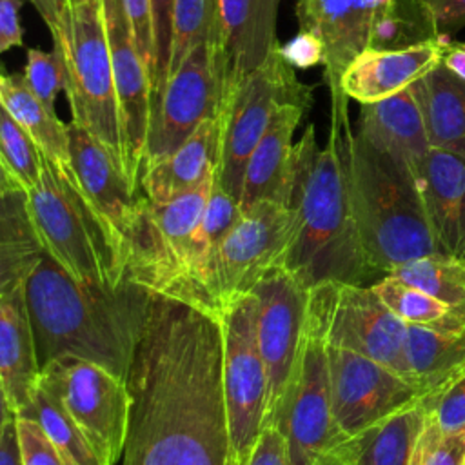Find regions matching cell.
<instances>
[{
    "label": "cell",
    "instance_id": "obj_1",
    "mask_svg": "<svg viewBox=\"0 0 465 465\" xmlns=\"http://www.w3.org/2000/svg\"><path fill=\"white\" fill-rule=\"evenodd\" d=\"M218 314L153 292L120 465H232Z\"/></svg>",
    "mask_w": 465,
    "mask_h": 465
},
{
    "label": "cell",
    "instance_id": "obj_2",
    "mask_svg": "<svg viewBox=\"0 0 465 465\" xmlns=\"http://www.w3.org/2000/svg\"><path fill=\"white\" fill-rule=\"evenodd\" d=\"M25 300L40 369L73 356L129 380L153 291L129 278L113 289L84 285L44 254L25 282Z\"/></svg>",
    "mask_w": 465,
    "mask_h": 465
},
{
    "label": "cell",
    "instance_id": "obj_3",
    "mask_svg": "<svg viewBox=\"0 0 465 465\" xmlns=\"http://www.w3.org/2000/svg\"><path fill=\"white\" fill-rule=\"evenodd\" d=\"M347 113L332 114L329 142L320 147L307 125L294 147V178L289 207L292 240L283 267L305 287L322 283L372 285L371 269L351 209Z\"/></svg>",
    "mask_w": 465,
    "mask_h": 465
},
{
    "label": "cell",
    "instance_id": "obj_4",
    "mask_svg": "<svg viewBox=\"0 0 465 465\" xmlns=\"http://www.w3.org/2000/svg\"><path fill=\"white\" fill-rule=\"evenodd\" d=\"M349 193L365 258L380 278L438 252L412 167L358 131L349 136Z\"/></svg>",
    "mask_w": 465,
    "mask_h": 465
},
{
    "label": "cell",
    "instance_id": "obj_5",
    "mask_svg": "<svg viewBox=\"0 0 465 465\" xmlns=\"http://www.w3.org/2000/svg\"><path fill=\"white\" fill-rule=\"evenodd\" d=\"M213 183L214 178L169 202L140 196L127 240L125 278L216 312L209 291L214 251L203 229Z\"/></svg>",
    "mask_w": 465,
    "mask_h": 465
},
{
    "label": "cell",
    "instance_id": "obj_6",
    "mask_svg": "<svg viewBox=\"0 0 465 465\" xmlns=\"http://www.w3.org/2000/svg\"><path fill=\"white\" fill-rule=\"evenodd\" d=\"M29 214L45 251L73 280L94 287H118L125 265L71 167L44 156L40 183L27 193Z\"/></svg>",
    "mask_w": 465,
    "mask_h": 465
},
{
    "label": "cell",
    "instance_id": "obj_7",
    "mask_svg": "<svg viewBox=\"0 0 465 465\" xmlns=\"http://www.w3.org/2000/svg\"><path fill=\"white\" fill-rule=\"evenodd\" d=\"M338 291L340 283H322L309 289L300 356L269 421L285 441L289 465H314L320 454L341 440L332 414L327 358V332Z\"/></svg>",
    "mask_w": 465,
    "mask_h": 465
},
{
    "label": "cell",
    "instance_id": "obj_8",
    "mask_svg": "<svg viewBox=\"0 0 465 465\" xmlns=\"http://www.w3.org/2000/svg\"><path fill=\"white\" fill-rule=\"evenodd\" d=\"M311 102L312 89L298 80L280 45L256 71L225 93L218 116L220 160L216 182L240 200L249 156L267 131L278 105L298 104L309 107Z\"/></svg>",
    "mask_w": 465,
    "mask_h": 465
},
{
    "label": "cell",
    "instance_id": "obj_9",
    "mask_svg": "<svg viewBox=\"0 0 465 465\" xmlns=\"http://www.w3.org/2000/svg\"><path fill=\"white\" fill-rule=\"evenodd\" d=\"M60 42L65 53V94L71 122L96 134L124 163L122 127L102 2L71 5ZM125 167V163H124Z\"/></svg>",
    "mask_w": 465,
    "mask_h": 465
},
{
    "label": "cell",
    "instance_id": "obj_10",
    "mask_svg": "<svg viewBox=\"0 0 465 465\" xmlns=\"http://www.w3.org/2000/svg\"><path fill=\"white\" fill-rule=\"evenodd\" d=\"M223 347V398L232 465H245L267 418L269 381L258 347V298L242 296L218 312Z\"/></svg>",
    "mask_w": 465,
    "mask_h": 465
},
{
    "label": "cell",
    "instance_id": "obj_11",
    "mask_svg": "<svg viewBox=\"0 0 465 465\" xmlns=\"http://www.w3.org/2000/svg\"><path fill=\"white\" fill-rule=\"evenodd\" d=\"M38 385L65 409L105 465H120L133 405L125 380L93 361L64 356L42 367Z\"/></svg>",
    "mask_w": 465,
    "mask_h": 465
},
{
    "label": "cell",
    "instance_id": "obj_12",
    "mask_svg": "<svg viewBox=\"0 0 465 465\" xmlns=\"http://www.w3.org/2000/svg\"><path fill=\"white\" fill-rule=\"evenodd\" d=\"M222 36L194 47L151 104L143 165L176 151L202 122L218 118L225 100Z\"/></svg>",
    "mask_w": 465,
    "mask_h": 465
},
{
    "label": "cell",
    "instance_id": "obj_13",
    "mask_svg": "<svg viewBox=\"0 0 465 465\" xmlns=\"http://www.w3.org/2000/svg\"><path fill=\"white\" fill-rule=\"evenodd\" d=\"M294 213L276 202H258L243 209L240 222L213 254L209 291L216 312L247 294L274 267L285 263L292 240Z\"/></svg>",
    "mask_w": 465,
    "mask_h": 465
},
{
    "label": "cell",
    "instance_id": "obj_14",
    "mask_svg": "<svg viewBox=\"0 0 465 465\" xmlns=\"http://www.w3.org/2000/svg\"><path fill=\"white\" fill-rule=\"evenodd\" d=\"M332 414L341 438L421 400V392L392 369L351 349L327 343Z\"/></svg>",
    "mask_w": 465,
    "mask_h": 465
},
{
    "label": "cell",
    "instance_id": "obj_15",
    "mask_svg": "<svg viewBox=\"0 0 465 465\" xmlns=\"http://www.w3.org/2000/svg\"><path fill=\"white\" fill-rule=\"evenodd\" d=\"M252 294L258 298L256 336L269 381L267 427L300 356L305 334L309 289L280 265L258 282Z\"/></svg>",
    "mask_w": 465,
    "mask_h": 465
},
{
    "label": "cell",
    "instance_id": "obj_16",
    "mask_svg": "<svg viewBox=\"0 0 465 465\" xmlns=\"http://www.w3.org/2000/svg\"><path fill=\"white\" fill-rule=\"evenodd\" d=\"M100 2L118 98L124 163L129 178L140 187L143 149L151 116V73L138 51L124 0Z\"/></svg>",
    "mask_w": 465,
    "mask_h": 465
},
{
    "label": "cell",
    "instance_id": "obj_17",
    "mask_svg": "<svg viewBox=\"0 0 465 465\" xmlns=\"http://www.w3.org/2000/svg\"><path fill=\"white\" fill-rule=\"evenodd\" d=\"M69 158L76 183L105 223L125 265L140 187L129 178L116 153L74 122L69 124Z\"/></svg>",
    "mask_w": 465,
    "mask_h": 465
},
{
    "label": "cell",
    "instance_id": "obj_18",
    "mask_svg": "<svg viewBox=\"0 0 465 465\" xmlns=\"http://www.w3.org/2000/svg\"><path fill=\"white\" fill-rule=\"evenodd\" d=\"M407 329L409 323L381 302L372 285L345 283L338 291L327 343L363 354L409 380Z\"/></svg>",
    "mask_w": 465,
    "mask_h": 465
},
{
    "label": "cell",
    "instance_id": "obj_19",
    "mask_svg": "<svg viewBox=\"0 0 465 465\" xmlns=\"http://www.w3.org/2000/svg\"><path fill=\"white\" fill-rule=\"evenodd\" d=\"M387 0H296L300 31L312 33L325 47V82L332 107H345L340 80L347 65L369 47L371 27Z\"/></svg>",
    "mask_w": 465,
    "mask_h": 465
},
{
    "label": "cell",
    "instance_id": "obj_20",
    "mask_svg": "<svg viewBox=\"0 0 465 465\" xmlns=\"http://www.w3.org/2000/svg\"><path fill=\"white\" fill-rule=\"evenodd\" d=\"M445 36L403 49H365L343 71L340 87L358 104L389 98L434 69L443 56Z\"/></svg>",
    "mask_w": 465,
    "mask_h": 465
},
{
    "label": "cell",
    "instance_id": "obj_21",
    "mask_svg": "<svg viewBox=\"0 0 465 465\" xmlns=\"http://www.w3.org/2000/svg\"><path fill=\"white\" fill-rule=\"evenodd\" d=\"M307 107L282 104L274 111L267 131L249 156L240 205L242 211L258 202L291 203L294 178L292 134L302 122Z\"/></svg>",
    "mask_w": 465,
    "mask_h": 465
},
{
    "label": "cell",
    "instance_id": "obj_22",
    "mask_svg": "<svg viewBox=\"0 0 465 465\" xmlns=\"http://www.w3.org/2000/svg\"><path fill=\"white\" fill-rule=\"evenodd\" d=\"M414 174L438 252L465 258V160L430 147Z\"/></svg>",
    "mask_w": 465,
    "mask_h": 465
},
{
    "label": "cell",
    "instance_id": "obj_23",
    "mask_svg": "<svg viewBox=\"0 0 465 465\" xmlns=\"http://www.w3.org/2000/svg\"><path fill=\"white\" fill-rule=\"evenodd\" d=\"M40 372L24 283L0 292L2 409L18 416L38 389Z\"/></svg>",
    "mask_w": 465,
    "mask_h": 465
},
{
    "label": "cell",
    "instance_id": "obj_24",
    "mask_svg": "<svg viewBox=\"0 0 465 465\" xmlns=\"http://www.w3.org/2000/svg\"><path fill=\"white\" fill-rule=\"evenodd\" d=\"M282 0H220L225 93L256 71L278 45L276 22Z\"/></svg>",
    "mask_w": 465,
    "mask_h": 465
},
{
    "label": "cell",
    "instance_id": "obj_25",
    "mask_svg": "<svg viewBox=\"0 0 465 465\" xmlns=\"http://www.w3.org/2000/svg\"><path fill=\"white\" fill-rule=\"evenodd\" d=\"M218 160L220 118H209L176 151L142 169V194L151 202H169L214 178Z\"/></svg>",
    "mask_w": 465,
    "mask_h": 465
},
{
    "label": "cell",
    "instance_id": "obj_26",
    "mask_svg": "<svg viewBox=\"0 0 465 465\" xmlns=\"http://www.w3.org/2000/svg\"><path fill=\"white\" fill-rule=\"evenodd\" d=\"M358 133L405 160L412 171L430 151L425 122L412 85L389 98L361 104Z\"/></svg>",
    "mask_w": 465,
    "mask_h": 465
},
{
    "label": "cell",
    "instance_id": "obj_27",
    "mask_svg": "<svg viewBox=\"0 0 465 465\" xmlns=\"http://www.w3.org/2000/svg\"><path fill=\"white\" fill-rule=\"evenodd\" d=\"M425 420L427 407L421 398L363 430L341 438L331 450L349 465H411Z\"/></svg>",
    "mask_w": 465,
    "mask_h": 465
},
{
    "label": "cell",
    "instance_id": "obj_28",
    "mask_svg": "<svg viewBox=\"0 0 465 465\" xmlns=\"http://www.w3.org/2000/svg\"><path fill=\"white\" fill-rule=\"evenodd\" d=\"M412 89L430 147L465 160V82L440 62Z\"/></svg>",
    "mask_w": 465,
    "mask_h": 465
},
{
    "label": "cell",
    "instance_id": "obj_29",
    "mask_svg": "<svg viewBox=\"0 0 465 465\" xmlns=\"http://www.w3.org/2000/svg\"><path fill=\"white\" fill-rule=\"evenodd\" d=\"M0 202V292H5L27 282L45 251L29 214L27 191L2 178Z\"/></svg>",
    "mask_w": 465,
    "mask_h": 465
},
{
    "label": "cell",
    "instance_id": "obj_30",
    "mask_svg": "<svg viewBox=\"0 0 465 465\" xmlns=\"http://www.w3.org/2000/svg\"><path fill=\"white\" fill-rule=\"evenodd\" d=\"M405 361L409 380L421 396L438 392L465 372V327L440 331L409 325Z\"/></svg>",
    "mask_w": 465,
    "mask_h": 465
},
{
    "label": "cell",
    "instance_id": "obj_31",
    "mask_svg": "<svg viewBox=\"0 0 465 465\" xmlns=\"http://www.w3.org/2000/svg\"><path fill=\"white\" fill-rule=\"evenodd\" d=\"M0 105L29 133L44 156L62 167H71L69 124H64L54 111L45 107L24 74H2Z\"/></svg>",
    "mask_w": 465,
    "mask_h": 465
},
{
    "label": "cell",
    "instance_id": "obj_32",
    "mask_svg": "<svg viewBox=\"0 0 465 465\" xmlns=\"http://www.w3.org/2000/svg\"><path fill=\"white\" fill-rule=\"evenodd\" d=\"M389 274L443 302L465 325V258L432 252L409 260Z\"/></svg>",
    "mask_w": 465,
    "mask_h": 465
},
{
    "label": "cell",
    "instance_id": "obj_33",
    "mask_svg": "<svg viewBox=\"0 0 465 465\" xmlns=\"http://www.w3.org/2000/svg\"><path fill=\"white\" fill-rule=\"evenodd\" d=\"M18 416L33 418L40 423L65 465H105L74 420L40 385Z\"/></svg>",
    "mask_w": 465,
    "mask_h": 465
},
{
    "label": "cell",
    "instance_id": "obj_34",
    "mask_svg": "<svg viewBox=\"0 0 465 465\" xmlns=\"http://www.w3.org/2000/svg\"><path fill=\"white\" fill-rule=\"evenodd\" d=\"M440 38L418 0H387L376 13L367 49H403Z\"/></svg>",
    "mask_w": 465,
    "mask_h": 465
},
{
    "label": "cell",
    "instance_id": "obj_35",
    "mask_svg": "<svg viewBox=\"0 0 465 465\" xmlns=\"http://www.w3.org/2000/svg\"><path fill=\"white\" fill-rule=\"evenodd\" d=\"M381 302L405 323L432 327L440 331H458L465 325L458 322L452 309L430 294L385 274L372 283Z\"/></svg>",
    "mask_w": 465,
    "mask_h": 465
},
{
    "label": "cell",
    "instance_id": "obj_36",
    "mask_svg": "<svg viewBox=\"0 0 465 465\" xmlns=\"http://www.w3.org/2000/svg\"><path fill=\"white\" fill-rule=\"evenodd\" d=\"M218 36H222L220 0H174L169 74L183 64L194 47Z\"/></svg>",
    "mask_w": 465,
    "mask_h": 465
},
{
    "label": "cell",
    "instance_id": "obj_37",
    "mask_svg": "<svg viewBox=\"0 0 465 465\" xmlns=\"http://www.w3.org/2000/svg\"><path fill=\"white\" fill-rule=\"evenodd\" d=\"M0 165L2 178L33 191L44 171V154L29 133L5 111H0Z\"/></svg>",
    "mask_w": 465,
    "mask_h": 465
},
{
    "label": "cell",
    "instance_id": "obj_38",
    "mask_svg": "<svg viewBox=\"0 0 465 465\" xmlns=\"http://www.w3.org/2000/svg\"><path fill=\"white\" fill-rule=\"evenodd\" d=\"M24 76L45 107L54 111L56 94L65 89L67 84V64L62 44L53 42L51 51L29 47L25 51Z\"/></svg>",
    "mask_w": 465,
    "mask_h": 465
},
{
    "label": "cell",
    "instance_id": "obj_39",
    "mask_svg": "<svg viewBox=\"0 0 465 465\" xmlns=\"http://www.w3.org/2000/svg\"><path fill=\"white\" fill-rule=\"evenodd\" d=\"M411 465H465V429L443 432L427 411Z\"/></svg>",
    "mask_w": 465,
    "mask_h": 465
},
{
    "label": "cell",
    "instance_id": "obj_40",
    "mask_svg": "<svg viewBox=\"0 0 465 465\" xmlns=\"http://www.w3.org/2000/svg\"><path fill=\"white\" fill-rule=\"evenodd\" d=\"M174 0H151L153 13V71H151V104L165 87L171 62Z\"/></svg>",
    "mask_w": 465,
    "mask_h": 465
},
{
    "label": "cell",
    "instance_id": "obj_41",
    "mask_svg": "<svg viewBox=\"0 0 465 465\" xmlns=\"http://www.w3.org/2000/svg\"><path fill=\"white\" fill-rule=\"evenodd\" d=\"M242 205L240 200L231 196L218 182L214 176V183L207 200L205 214H203V229L207 232L209 243L213 251L222 243V240L232 231V227L240 222L242 218Z\"/></svg>",
    "mask_w": 465,
    "mask_h": 465
},
{
    "label": "cell",
    "instance_id": "obj_42",
    "mask_svg": "<svg viewBox=\"0 0 465 465\" xmlns=\"http://www.w3.org/2000/svg\"><path fill=\"white\" fill-rule=\"evenodd\" d=\"M423 401L443 432L465 429V372L438 392L423 396Z\"/></svg>",
    "mask_w": 465,
    "mask_h": 465
},
{
    "label": "cell",
    "instance_id": "obj_43",
    "mask_svg": "<svg viewBox=\"0 0 465 465\" xmlns=\"http://www.w3.org/2000/svg\"><path fill=\"white\" fill-rule=\"evenodd\" d=\"M16 425L24 465H65L36 420L16 416Z\"/></svg>",
    "mask_w": 465,
    "mask_h": 465
},
{
    "label": "cell",
    "instance_id": "obj_44",
    "mask_svg": "<svg viewBox=\"0 0 465 465\" xmlns=\"http://www.w3.org/2000/svg\"><path fill=\"white\" fill-rule=\"evenodd\" d=\"M134 40L143 62L153 71V13L151 0H124Z\"/></svg>",
    "mask_w": 465,
    "mask_h": 465
},
{
    "label": "cell",
    "instance_id": "obj_45",
    "mask_svg": "<svg viewBox=\"0 0 465 465\" xmlns=\"http://www.w3.org/2000/svg\"><path fill=\"white\" fill-rule=\"evenodd\" d=\"M436 33L445 36L465 25V0H418Z\"/></svg>",
    "mask_w": 465,
    "mask_h": 465
},
{
    "label": "cell",
    "instance_id": "obj_46",
    "mask_svg": "<svg viewBox=\"0 0 465 465\" xmlns=\"http://www.w3.org/2000/svg\"><path fill=\"white\" fill-rule=\"evenodd\" d=\"M282 53L292 67H300V69L312 67L316 64L325 62L323 44L320 42L318 36L307 31H300L291 42H287L282 47Z\"/></svg>",
    "mask_w": 465,
    "mask_h": 465
},
{
    "label": "cell",
    "instance_id": "obj_47",
    "mask_svg": "<svg viewBox=\"0 0 465 465\" xmlns=\"http://www.w3.org/2000/svg\"><path fill=\"white\" fill-rule=\"evenodd\" d=\"M245 465H289L285 441L276 427L267 425L262 430Z\"/></svg>",
    "mask_w": 465,
    "mask_h": 465
},
{
    "label": "cell",
    "instance_id": "obj_48",
    "mask_svg": "<svg viewBox=\"0 0 465 465\" xmlns=\"http://www.w3.org/2000/svg\"><path fill=\"white\" fill-rule=\"evenodd\" d=\"M22 0H0V51L5 53L24 44L20 25Z\"/></svg>",
    "mask_w": 465,
    "mask_h": 465
},
{
    "label": "cell",
    "instance_id": "obj_49",
    "mask_svg": "<svg viewBox=\"0 0 465 465\" xmlns=\"http://www.w3.org/2000/svg\"><path fill=\"white\" fill-rule=\"evenodd\" d=\"M0 465H24L16 414L2 409L0 427Z\"/></svg>",
    "mask_w": 465,
    "mask_h": 465
},
{
    "label": "cell",
    "instance_id": "obj_50",
    "mask_svg": "<svg viewBox=\"0 0 465 465\" xmlns=\"http://www.w3.org/2000/svg\"><path fill=\"white\" fill-rule=\"evenodd\" d=\"M45 22L53 42L60 40L69 22V0H29Z\"/></svg>",
    "mask_w": 465,
    "mask_h": 465
},
{
    "label": "cell",
    "instance_id": "obj_51",
    "mask_svg": "<svg viewBox=\"0 0 465 465\" xmlns=\"http://www.w3.org/2000/svg\"><path fill=\"white\" fill-rule=\"evenodd\" d=\"M441 64L465 82V42H447L445 40Z\"/></svg>",
    "mask_w": 465,
    "mask_h": 465
},
{
    "label": "cell",
    "instance_id": "obj_52",
    "mask_svg": "<svg viewBox=\"0 0 465 465\" xmlns=\"http://www.w3.org/2000/svg\"><path fill=\"white\" fill-rule=\"evenodd\" d=\"M314 465H349L347 461H343L336 452L332 450H327L323 454H320V458L316 460Z\"/></svg>",
    "mask_w": 465,
    "mask_h": 465
},
{
    "label": "cell",
    "instance_id": "obj_53",
    "mask_svg": "<svg viewBox=\"0 0 465 465\" xmlns=\"http://www.w3.org/2000/svg\"><path fill=\"white\" fill-rule=\"evenodd\" d=\"M87 2H98V0H69V7L78 5V4H87Z\"/></svg>",
    "mask_w": 465,
    "mask_h": 465
}]
</instances>
